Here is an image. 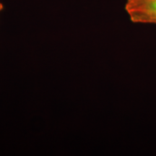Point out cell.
<instances>
[{
	"label": "cell",
	"instance_id": "2",
	"mask_svg": "<svg viewBox=\"0 0 156 156\" xmlns=\"http://www.w3.org/2000/svg\"><path fill=\"white\" fill-rule=\"evenodd\" d=\"M2 9H3V6H2V4L1 1H0V13H1V12H2Z\"/></svg>",
	"mask_w": 156,
	"mask_h": 156
},
{
	"label": "cell",
	"instance_id": "1",
	"mask_svg": "<svg viewBox=\"0 0 156 156\" xmlns=\"http://www.w3.org/2000/svg\"><path fill=\"white\" fill-rule=\"evenodd\" d=\"M126 9L133 21L156 23V0H130Z\"/></svg>",
	"mask_w": 156,
	"mask_h": 156
},
{
	"label": "cell",
	"instance_id": "3",
	"mask_svg": "<svg viewBox=\"0 0 156 156\" xmlns=\"http://www.w3.org/2000/svg\"><path fill=\"white\" fill-rule=\"evenodd\" d=\"M127 1H130V0H127Z\"/></svg>",
	"mask_w": 156,
	"mask_h": 156
}]
</instances>
